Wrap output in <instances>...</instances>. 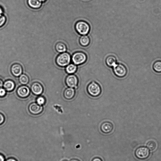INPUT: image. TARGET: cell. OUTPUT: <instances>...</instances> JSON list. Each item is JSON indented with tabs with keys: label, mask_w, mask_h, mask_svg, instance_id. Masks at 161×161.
Listing matches in <instances>:
<instances>
[{
	"label": "cell",
	"mask_w": 161,
	"mask_h": 161,
	"mask_svg": "<svg viewBox=\"0 0 161 161\" xmlns=\"http://www.w3.org/2000/svg\"><path fill=\"white\" fill-rule=\"evenodd\" d=\"M79 79L74 74H69L65 79V83L67 85L70 87L77 88L78 85Z\"/></svg>",
	"instance_id": "8992f818"
},
{
	"label": "cell",
	"mask_w": 161,
	"mask_h": 161,
	"mask_svg": "<svg viewBox=\"0 0 161 161\" xmlns=\"http://www.w3.org/2000/svg\"><path fill=\"white\" fill-rule=\"evenodd\" d=\"M71 59V57L69 53L65 52L62 53L57 57L56 61L58 66L64 67L70 64Z\"/></svg>",
	"instance_id": "277c9868"
},
{
	"label": "cell",
	"mask_w": 161,
	"mask_h": 161,
	"mask_svg": "<svg viewBox=\"0 0 161 161\" xmlns=\"http://www.w3.org/2000/svg\"><path fill=\"white\" fill-rule=\"evenodd\" d=\"M32 92L35 95H39L43 91V88L41 84L38 82L33 84L31 87Z\"/></svg>",
	"instance_id": "7c38bea8"
},
{
	"label": "cell",
	"mask_w": 161,
	"mask_h": 161,
	"mask_svg": "<svg viewBox=\"0 0 161 161\" xmlns=\"http://www.w3.org/2000/svg\"><path fill=\"white\" fill-rule=\"evenodd\" d=\"M30 91L29 88L26 86H22L17 89V94L20 97L26 98L29 94Z\"/></svg>",
	"instance_id": "8fae6325"
},
{
	"label": "cell",
	"mask_w": 161,
	"mask_h": 161,
	"mask_svg": "<svg viewBox=\"0 0 161 161\" xmlns=\"http://www.w3.org/2000/svg\"><path fill=\"white\" fill-rule=\"evenodd\" d=\"M135 154L138 159L144 160L148 158L150 153L148 148L144 147H141L138 148L136 150Z\"/></svg>",
	"instance_id": "52a82bcc"
},
{
	"label": "cell",
	"mask_w": 161,
	"mask_h": 161,
	"mask_svg": "<svg viewBox=\"0 0 161 161\" xmlns=\"http://www.w3.org/2000/svg\"><path fill=\"white\" fill-rule=\"evenodd\" d=\"M6 161H17V160L13 158H10L7 159Z\"/></svg>",
	"instance_id": "f1b7e54d"
},
{
	"label": "cell",
	"mask_w": 161,
	"mask_h": 161,
	"mask_svg": "<svg viewBox=\"0 0 161 161\" xmlns=\"http://www.w3.org/2000/svg\"><path fill=\"white\" fill-rule=\"evenodd\" d=\"M79 43L83 46H87L90 43V38L87 35H82L79 39Z\"/></svg>",
	"instance_id": "2e32d148"
},
{
	"label": "cell",
	"mask_w": 161,
	"mask_h": 161,
	"mask_svg": "<svg viewBox=\"0 0 161 161\" xmlns=\"http://www.w3.org/2000/svg\"><path fill=\"white\" fill-rule=\"evenodd\" d=\"M105 63L107 66L113 67L117 63V60L114 56H109L106 58Z\"/></svg>",
	"instance_id": "5bb4252c"
},
{
	"label": "cell",
	"mask_w": 161,
	"mask_h": 161,
	"mask_svg": "<svg viewBox=\"0 0 161 161\" xmlns=\"http://www.w3.org/2000/svg\"><path fill=\"white\" fill-rule=\"evenodd\" d=\"M71 59L74 64L79 65L85 63L87 60V57L84 52H77L74 53Z\"/></svg>",
	"instance_id": "5b68a950"
},
{
	"label": "cell",
	"mask_w": 161,
	"mask_h": 161,
	"mask_svg": "<svg viewBox=\"0 0 161 161\" xmlns=\"http://www.w3.org/2000/svg\"><path fill=\"white\" fill-rule=\"evenodd\" d=\"M46 0H40V1L41 2H44V1H45Z\"/></svg>",
	"instance_id": "d6a6232c"
},
{
	"label": "cell",
	"mask_w": 161,
	"mask_h": 161,
	"mask_svg": "<svg viewBox=\"0 0 161 161\" xmlns=\"http://www.w3.org/2000/svg\"><path fill=\"white\" fill-rule=\"evenodd\" d=\"M6 18L5 16L0 15V26H2L5 23Z\"/></svg>",
	"instance_id": "cb8c5ba5"
},
{
	"label": "cell",
	"mask_w": 161,
	"mask_h": 161,
	"mask_svg": "<svg viewBox=\"0 0 161 161\" xmlns=\"http://www.w3.org/2000/svg\"><path fill=\"white\" fill-rule=\"evenodd\" d=\"M77 70V66L74 64H70L68 65L66 68V72L69 74H74Z\"/></svg>",
	"instance_id": "9a60e30c"
},
{
	"label": "cell",
	"mask_w": 161,
	"mask_h": 161,
	"mask_svg": "<svg viewBox=\"0 0 161 161\" xmlns=\"http://www.w3.org/2000/svg\"><path fill=\"white\" fill-rule=\"evenodd\" d=\"M147 146L150 150L154 151L156 149L157 146L155 141L153 140H150L147 143Z\"/></svg>",
	"instance_id": "7402d4cb"
},
{
	"label": "cell",
	"mask_w": 161,
	"mask_h": 161,
	"mask_svg": "<svg viewBox=\"0 0 161 161\" xmlns=\"http://www.w3.org/2000/svg\"><path fill=\"white\" fill-rule=\"evenodd\" d=\"M19 82L23 85L27 84L29 81L28 77L25 74H22L20 76L19 78Z\"/></svg>",
	"instance_id": "44dd1931"
},
{
	"label": "cell",
	"mask_w": 161,
	"mask_h": 161,
	"mask_svg": "<svg viewBox=\"0 0 161 161\" xmlns=\"http://www.w3.org/2000/svg\"><path fill=\"white\" fill-rule=\"evenodd\" d=\"M62 161H68L67 159H63V160Z\"/></svg>",
	"instance_id": "836d02e7"
},
{
	"label": "cell",
	"mask_w": 161,
	"mask_h": 161,
	"mask_svg": "<svg viewBox=\"0 0 161 161\" xmlns=\"http://www.w3.org/2000/svg\"><path fill=\"white\" fill-rule=\"evenodd\" d=\"M56 48L57 50L60 53H64L67 50V47L66 45L63 43L59 42L56 45Z\"/></svg>",
	"instance_id": "d6986e66"
},
{
	"label": "cell",
	"mask_w": 161,
	"mask_h": 161,
	"mask_svg": "<svg viewBox=\"0 0 161 161\" xmlns=\"http://www.w3.org/2000/svg\"><path fill=\"white\" fill-rule=\"evenodd\" d=\"M70 161H80V160L76 158L71 159Z\"/></svg>",
	"instance_id": "4dcf8cb0"
},
{
	"label": "cell",
	"mask_w": 161,
	"mask_h": 161,
	"mask_svg": "<svg viewBox=\"0 0 161 161\" xmlns=\"http://www.w3.org/2000/svg\"><path fill=\"white\" fill-rule=\"evenodd\" d=\"M6 92L5 89L0 88V97H3L6 94Z\"/></svg>",
	"instance_id": "d4e9b609"
},
{
	"label": "cell",
	"mask_w": 161,
	"mask_h": 161,
	"mask_svg": "<svg viewBox=\"0 0 161 161\" xmlns=\"http://www.w3.org/2000/svg\"><path fill=\"white\" fill-rule=\"evenodd\" d=\"M5 157L3 155L0 154V161H5Z\"/></svg>",
	"instance_id": "83f0119b"
},
{
	"label": "cell",
	"mask_w": 161,
	"mask_h": 161,
	"mask_svg": "<svg viewBox=\"0 0 161 161\" xmlns=\"http://www.w3.org/2000/svg\"><path fill=\"white\" fill-rule=\"evenodd\" d=\"M3 85L4 84L3 80L2 79H0V88H2Z\"/></svg>",
	"instance_id": "f546056e"
},
{
	"label": "cell",
	"mask_w": 161,
	"mask_h": 161,
	"mask_svg": "<svg viewBox=\"0 0 161 161\" xmlns=\"http://www.w3.org/2000/svg\"><path fill=\"white\" fill-rule=\"evenodd\" d=\"M75 28L77 32L82 35H86L90 30V26L86 22L80 21L77 22L75 25Z\"/></svg>",
	"instance_id": "7a4b0ae2"
},
{
	"label": "cell",
	"mask_w": 161,
	"mask_h": 161,
	"mask_svg": "<svg viewBox=\"0 0 161 161\" xmlns=\"http://www.w3.org/2000/svg\"><path fill=\"white\" fill-rule=\"evenodd\" d=\"M87 93L92 97H97L100 96L102 93V88L101 85L95 81L89 83L87 86Z\"/></svg>",
	"instance_id": "6da1fadb"
},
{
	"label": "cell",
	"mask_w": 161,
	"mask_h": 161,
	"mask_svg": "<svg viewBox=\"0 0 161 161\" xmlns=\"http://www.w3.org/2000/svg\"><path fill=\"white\" fill-rule=\"evenodd\" d=\"M92 161H103V160L100 157H95L92 159Z\"/></svg>",
	"instance_id": "4316f807"
},
{
	"label": "cell",
	"mask_w": 161,
	"mask_h": 161,
	"mask_svg": "<svg viewBox=\"0 0 161 161\" xmlns=\"http://www.w3.org/2000/svg\"><path fill=\"white\" fill-rule=\"evenodd\" d=\"M76 94V91L75 88L68 87L65 89L63 95L65 99L70 100L74 99Z\"/></svg>",
	"instance_id": "9c48e42d"
},
{
	"label": "cell",
	"mask_w": 161,
	"mask_h": 161,
	"mask_svg": "<svg viewBox=\"0 0 161 161\" xmlns=\"http://www.w3.org/2000/svg\"><path fill=\"white\" fill-rule=\"evenodd\" d=\"M153 69L155 72L161 73V60L156 61L153 65Z\"/></svg>",
	"instance_id": "ffe728a7"
},
{
	"label": "cell",
	"mask_w": 161,
	"mask_h": 161,
	"mask_svg": "<svg viewBox=\"0 0 161 161\" xmlns=\"http://www.w3.org/2000/svg\"><path fill=\"white\" fill-rule=\"evenodd\" d=\"M5 121V118L4 115L0 113V125L2 124Z\"/></svg>",
	"instance_id": "484cf974"
},
{
	"label": "cell",
	"mask_w": 161,
	"mask_h": 161,
	"mask_svg": "<svg viewBox=\"0 0 161 161\" xmlns=\"http://www.w3.org/2000/svg\"><path fill=\"white\" fill-rule=\"evenodd\" d=\"M29 111L34 115H37L41 113L43 110V108L41 105H40L36 103H33L31 104L29 107Z\"/></svg>",
	"instance_id": "30bf717a"
},
{
	"label": "cell",
	"mask_w": 161,
	"mask_h": 161,
	"mask_svg": "<svg viewBox=\"0 0 161 161\" xmlns=\"http://www.w3.org/2000/svg\"><path fill=\"white\" fill-rule=\"evenodd\" d=\"M3 11L1 8H0V15H2V13Z\"/></svg>",
	"instance_id": "1f68e13d"
},
{
	"label": "cell",
	"mask_w": 161,
	"mask_h": 161,
	"mask_svg": "<svg viewBox=\"0 0 161 161\" xmlns=\"http://www.w3.org/2000/svg\"><path fill=\"white\" fill-rule=\"evenodd\" d=\"M29 5L33 8H38L41 6L42 3L40 0H28Z\"/></svg>",
	"instance_id": "ac0fdd59"
},
{
	"label": "cell",
	"mask_w": 161,
	"mask_h": 161,
	"mask_svg": "<svg viewBox=\"0 0 161 161\" xmlns=\"http://www.w3.org/2000/svg\"><path fill=\"white\" fill-rule=\"evenodd\" d=\"M12 74L15 77H19L22 75V68L19 64H15L13 65L11 68Z\"/></svg>",
	"instance_id": "4fadbf2b"
},
{
	"label": "cell",
	"mask_w": 161,
	"mask_h": 161,
	"mask_svg": "<svg viewBox=\"0 0 161 161\" xmlns=\"http://www.w3.org/2000/svg\"><path fill=\"white\" fill-rule=\"evenodd\" d=\"M5 90L8 91H11L14 89L15 84L14 82L11 80H7L4 84Z\"/></svg>",
	"instance_id": "e0dca14e"
},
{
	"label": "cell",
	"mask_w": 161,
	"mask_h": 161,
	"mask_svg": "<svg viewBox=\"0 0 161 161\" xmlns=\"http://www.w3.org/2000/svg\"><path fill=\"white\" fill-rule=\"evenodd\" d=\"M45 99L43 97H39L37 100V103L40 105H42L44 104L45 103Z\"/></svg>",
	"instance_id": "603a6c76"
},
{
	"label": "cell",
	"mask_w": 161,
	"mask_h": 161,
	"mask_svg": "<svg viewBox=\"0 0 161 161\" xmlns=\"http://www.w3.org/2000/svg\"><path fill=\"white\" fill-rule=\"evenodd\" d=\"M100 129L103 133L105 134H109L113 131V125L110 122H104L101 124Z\"/></svg>",
	"instance_id": "ba28073f"
},
{
	"label": "cell",
	"mask_w": 161,
	"mask_h": 161,
	"mask_svg": "<svg viewBox=\"0 0 161 161\" xmlns=\"http://www.w3.org/2000/svg\"><path fill=\"white\" fill-rule=\"evenodd\" d=\"M113 71L115 75L122 78L126 77L128 74V69L126 66L121 63H117L113 67Z\"/></svg>",
	"instance_id": "3957f363"
}]
</instances>
